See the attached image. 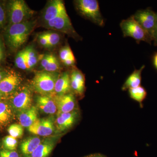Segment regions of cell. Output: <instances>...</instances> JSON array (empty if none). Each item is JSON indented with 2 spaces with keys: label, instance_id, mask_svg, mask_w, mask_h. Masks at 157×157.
<instances>
[{
  "label": "cell",
  "instance_id": "cell-1",
  "mask_svg": "<svg viewBox=\"0 0 157 157\" xmlns=\"http://www.w3.org/2000/svg\"><path fill=\"white\" fill-rule=\"evenodd\" d=\"M36 25L35 21L28 20L9 25L5 33L7 45L12 50L18 49L26 42Z\"/></svg>",
  "mask_w": 157,
  "mask_h": 157
},
{
  "label": "cell",
  "instance_id": "cell-2",
  "mask_svg": "<svg viewBox=\"0 0 157 157\" xmlns=\"http://www.w3.org/2000/svg\"><path fill=\"white\" fill-rule=\"evenodd\" d=\"M60 74L58 72L38 71L35 73L32 86L35 91L40 95L51 96L54 94L56 82Z\"/></svg>",
  "mask_w": 157,
  "mask_h": 157
},
{
  "label": "cell",
  "instance_id": "cell-3",
  "mask_svg": "<svg viewBox=\"0 0 157 157\" xmlns=\"http://www.w3.org/2000/svg\"><path fill=\"white\" fill-rule=\"evenodd\" d=\"M7 12L9 25L29 20L34 13V11L23 0L9 1L7 5Z\"/></svg>",
  "mask_w": 157,
  "mask_h": 157
},
{
  "label": "cell",
  "instance_id": "cell-4",
  "mask_svg": "<svg viewBox=\"0 0 157 157\" xmlns=\"http://www.w3.org/2000/svg\"><path fill=\"white\" fill-rule=\"evenodd\" d=\"M75 7L79 14L94 23L103 27L105 24L104 18L100 11L99 2L97 0H77L74 1Z\"/></svg>",
  "mask_w": 157,
  "mask_h": 157
},
{
  "label": "cell",
  "instance_id": "cell-5",
  "mask_svg": "<svg viewBox=\"0 0 157 157\" xmlns=\"http://www.w3.org/2000/svg\"><path fill=\"white\" fill-rule=\"evenodd\" d=\"M120 27L124 37H131L135 39L137 43L144 41L151 44L153 41L151 37L135 20L133 15L122 21Z\"/></svg>",
  "mask_w": 157,
  "mask_h": 157
},
{
  "label": "cell",
  "instance_id": "cell-6",
  "mask_svg": "<svg viewBox=\"0 0 157 157\" xmlns=\"http://www.w3.org/2000/svg\"><path fill=\"white\" fill-rule=\"evenodd\" d=\"M8 99L14 112L18 114L33 106V92L29 86L20 87Z\"/></svg>",
  "mask_w": 157,
  "mask_h": 157
},
{
  "label": "cell",
  "instance_id": "cell-7",
  "mask_svg": "<svg viewBox=\"0 0 157 157\" xmlns=\"http://www.w3.org/2000/svg\"><path fill=\"white\" fill-rule=\"evenodd\" d=\"M44 24L47 28L59 31L75 39L78 38L67 13L59 15Z\"/></svg>",
  "mask_w": 157,
  "mask_h": 157
},
{
  "label": "cell",
  "instance_id": "cell-8",
  "mask_svg": "<svg viewBox=\"0 0 157 157\" xmlns=\"http://www.w3.org/2000/svg\"><path fill=\"white\" fill-rule=\"evenodd\" d=\"M134 18L152 39L157 18V13L151 8L139 10L134 15ZM153 41V39H152Z\"/></svg>",
  "mask_w": 157,
  "mask_h": 157
},
{
  "label": "cell",
  "instance_id": "cell-9",
  "mask_svg": "<svg viewBox=\"0 0 157 157\" xmlns=\"http://www.w3.org/2000/svg\"><path fill=\"white\" fill-rule=\"evenodd\" d=\"M54 124L53 117L38 118L27 129L29 132L33 135L42 137H49L54 132Z\"/></svg>",
  "mask_w": 157,
  "mask_h": 157
},
{
  "label": "cell",
  "instance_id": "cell-10",
  "mask_svg": "<svg viewBox=\"0 0 157 157\" xmlns=\"http://www.w3.org/2000/svg\"><path fill=\"white\" fill-rule=\"evenodd\" d=\"M21 82L22 78L19 74L14 71L8 72L0 81V92L8 98L20 87Z\"/></svg>",
  "mask_w": 157,
  "mask_h": 157
},
{
  "label": "cell",
  "instance_id": "cell-11",
  "mask_svg": "<svg viewBox=\"0 0 157 157\" xmlns=\"http://www.w3.org/2000/svg\"><path fill=\"white\" fill-rule=\"evenodd\" d=\"M56 103L57 114L72 112L77 109L75 96L72 92L62 96L51 95Z\"/></svg>",
  "mask_w": 157,
  "mask_h": 157
},
{
  "label": "cell",
  "instance_id": "cell-12",
  "mask_svg": "<svg viewBox=\"0 0 157 157\" xmlns=\"http://www.w3.org/2000/svg\"><path fill=\"white\" fill-rule=\"evenodd\" d=\"M59 138V135L46 137L31 154L24 157H49Z\"/></svg>",
  "mask_w": 157,
  "mask_h": 157
},
{
  "label": "cell",
  "instance_id": "cell-13",
  "mask_svg": "<svg viewBox=\"0 0 157 157\" xmlns=\"http://www.w3.org/2000/svg\"><path fill=\"white\" fill-rule=\"evenodd\" d=\"M64 3L61 0H52L48 2L42 14L44 23L54 19L59 15L67 13Z\"/></svg>",
  "mask_w": 157,
  "mask_h": 157
},
{
  "label": "cell",
  "instance_id": "cell-14",
  "mask_svg": "<svg viewBox=\"0 0 157 157\" xmlns=\"http://www.w3.org/2000/svg\"><path fill=\"white\" fill-rule=\"evenodd\" d=\"M71 91L74 95L81 98L85 91V78L80 70L73 67L70 73Z\"/></svg>",
  "mask_w": 157,
  "mask_h": 157
},
{
  "label": "cell",
  "instance_id": "cell-15",
  "mask_svg": "<svg viewBox=\"0 0 157 157\" xmlns=\"http://www.w3.org/2000/svg\"><path fill=\"white\" fill-rule=\"evenodd\" d=\"M79 116L78 109L72 112L57 114L55 123L58 131L65 132L71 128L78 120Z\"/></svg>",
  "mask_w": 157,
  "mask_h": 157
},
{
  "label": "cell",
  "instance_id": "cell-16",
  "mask_svg": "<svg viewBox=\"0 0 157 157\" xmlns=\"http://www.w3.org/2000/svg\"><path fill=\"white\" fill-rule=\"evenodd\" d=\"M37 109L42 113L53 115L57 112L56 103L51 96L39 95L36 98Z\"/></svg>",
  "mask_w": 157,
  "mask_h": 157
},
{
  "label": "cell",
  "instance_id": "cell-17",
  "mask_svg": "<svg viewBox=\"0 0 157 157\" xmlns=\"http://www.w3.org/2000/svg\"><path fill=\"white\" fill-rule=\"evenodd\" d=\"M70 93H71L70 73L66 71L60 74L57 79L54 94L62 96Z\"/></svg>",
  "mask_w": 157,
  "mask_h": 157
},
{
  "label": "cell",
  "instance_id": "cell-18",
  "mask_svg": "<svg viewBox=\"0 0 157 157\" xmlns=\"http://www.w3.org/2000/svg\"><path fill=\"white\" fill-rule=\"evenodd\" d=\"M18 119L20 124L23 128H28L38 119V109L36 106L18 113Z\"/></svg>",
  "mask_w": 157,
  "mask_h": 157
},
{
  "label": "cell",
  "instance_id": "cell-19",
  "mask_svg": "<svg viewBox=\"0 0 157 157\" xmlns=\"http://www.w3.org/2000/svg\"><path fill=\"white\" fill-rule=\"evenodd\" d=\"M14 117V111L9 102L0 101V127L8 125Z\"/></svg>",
  "mask_w": 157,
  "mask_h": 157
},
{
  "label": "cell",
  "instance_id": "cell-20",
  "mask_svg": "<svg viewBox=\"0 0 157 157\" xmlns=\"http://www.w3.org/2000/svg\"><path fill=\"white\" fill-rule=\"evenodd\" d=\"M145 67V65H143L139 70L135 69L123 85L122 87V90L125 91L130 89L135 88L140 86L142 78L141 73Z\"/></svg>",
  "mask_w": 157,
  "mask_h": 157
},
{
  "label": "cell",
  "instance_id": "cell-21",
  "mask_svg": "<svg viewBox=\"0 0 157 157\" xmlns=\"http://www.w3.org/2000/svg\"><path fill=\"white\" fill-rule=\"evenodd\" d=\"M42 140L37 136H31L23 140L20 150L24 157L29 155L37 148Z\"/></svg>",
  "mask_w": 157,
  "mask_h": 157
},
{
  "label": "cell",
  "instance_id": "cell-22",
  "mask_svg": "<svg viewBox=\"0 0 157 157\" xmlns=\"http://www.w3.org/2000/svg\"><path fill=\"white\" fill-rule=\"evenodd\" d=\"M128 91L131 98L139 103L140 107H143L142 103L147 96V92L146 89L140 86L135 88L130 89Z\"/></svg>",
  "mask_w": 157,
  "mask_h": 157
},
{
  "label": "cell",
  "instance_id": "cell-23",
  "mask_svg": "<svg viewBox=\"0 0 157 157\" xmlns=\"http://www.w3.org/2000/svg\"><path fill=\"white\" fill-rule=\"evenodd\" d=\"M26 59L28 70L33 68L38 61L36 53L33 47H28L25 48Z\"/></svg>",
  "mask_w": 157,
  "mask_h": 157
},
{
  "label": "cell",
  "instance_id": "cell-24",
  "mask_svg": "<svg viewBox=\"0 0 157 157\" xmlns=\"http://www.w3.org/2000/svg\"><path fill=\"white\" fill-rule=\"evenodd\" d=\"M18 142L16 138L10 135L6 136L3 138V149L8 151H15L17 148Z\"/></svg>",
  "mask_w": 157,
  "mask_h": 157
},
{
  "label": "cell",
  "instance_id": "cell-25",
  "mask_svg": "<svg viewBox=\"0 0 157 157\" xmlns=\"http://www.w3.org/2000/svg\"><path fill=\"white\" fill-rule=\"evenodd\" d=\"M15 64L16 67L21 70H28L26 59L25 49L19 52L15 57Z\"/></svg>",
  "mask_w": 157,
  "mask_h": 157
},
{
  "label": "cell",
  "instance_id": "cell-26",
  "mask_svg": "<svg viewBox=\"0 0 157 157\" xmlns=\"http://www.w3.org/2000/svg\"><path fill=\"white\" fill-rule=\"evenodd\" d=\"M8 132L11 137L15 138H20L23 135V127L20 124H13L8 128Z\"/></svg>",
  "mask_w": 157,
  "mask_h": 157
},
{
  "label": "cell",
  "instance_id": "cell-27",
  "mask_svg": "<svg viewBox=\"0 0 157 157\" xmlns=\"http://www.w3.org/2000/svg\"><path fill=\"white\" fill-rule=\"evenodd\" d=\"M59 58L63 63L68 59L76 60L72 49L69 45H66L63 47L59 51Z\"/></svg>",
  "mask_w": 157,
  "mask_h": 157
},
{
  "label": "cell",
  "instance_id": "cell-28",
  "mask_svg": "<svg viewBox=\"0 0 157 157\" xmlns=\"http://www.w3.org/2000/svg\"><path fill=\"white\" fill-rule=\"evenodd\" d=\"M60 69V65L58 60L55 55L52 54L51 59L49 64L43 70L47 72L55 73V72H58Z\"/></svg>",
  "mask_w": 157,
  "mask_h": 157
},
{
  "label": "cell",
  "instance_id": "cell-29",
  "mask_svg": "<svg viewBox=\"0 0 157 157\" xmlns=\"http://www.w3.org/2000/svg\"><path fill=\"white\" fill-rule=\"evenodd\" d=\"M48 39L50 47H53L58 44L60 41V36L58 34L54 32H45Z\"/></svg>",
  "mask_w": 157,
  "mask_h": 157
},
{
  "label": "cell",
  "instance_id": "cell-30",
  "mask_svg": "<svg viewBox=\"0 0 157 157\" xmlns=\"http://www.w3.org/2000/svg\"><path fill=\"white\" fill-rule=\"evenodd\" d=\"M7 8L5 4L0 2V29L6 25L7 19Z\"/></svg>",
  "mask_w": 157,
  "mask_h": 157
},
{
  "label": "cell",
  "instance_id": "cell-31",
  "mask_svg": "<svg viewBox=\"0 0 157 157\" xmlns=\"http://www.w3.org/2000/svg\"><path fill=\"white\" fill-rule=\"evenodd\" d=\"M38 40L40 45L45 48H50L48 39L45 33H42L38 36Z\"/></svg>",
  "mask_w": 157,
  "mask_h": 157
},
{
  "label": "cell",
  "instance_id": "cell-32",
  "mask_svg": "<svg viewBox=\"0 0 157 157\" xmlns=\"http://www.w3.org/2000/svg\"><path fill=\"white\" fill-rule=\"evenodd\" d=\"M52 55V54H48L43 56L42 58V59L41 60V65L43 69L46 67L49 64V62L51 59Z\"/></svg>",
  "mask_w": 157,
  "mask_h": 157
},
{
  "label": "cell",
  "instance_id": "cell-33",
  "mask_svg": "<svg viewBox=\"0 0 157 157\" xmlns=\"http://www.w3.org/2000/svg\"><path fill=\"white\" fill-rule=\"evenodd\" d=\"M5 56V50L2 39L0 38V62L2 60Z\"/></svg>",
  "mask_w": 157,
  "mask_h": 157
},
{
  "label": "cell",
  "instance_id": "cell-34",
  "mask_svg": "<svg viewBox=\"0 0 157 157\" xmlns=\"http://www.w3.org/2000/svg\"><path fill=\"white\" fill-rule=\"evenodd\" d=\"M152 39L154 45L155 46H157V18L155 26L154 31L153 34Z\"/></svg>",
  "mask_w": 157,
  "mask_h": 157
},
{
  "label": "cell",
  "instance_id": "cell-35",
  "mask_svg": "<svg viewBox=\"0 0 157 157\" xmlns=\"http://www.w3.org/2000/svg\"><path fill=\"white\" fill-rule=\"evenodd\" d=\"M153 64L155 69L157 70V52L155 54L153 57Z\"/></svg>",
  "mask_w": 157,
  "mask_h": 157
},
{
  "label": "cell",
  "instance_id": "cell-36",
  "mask_svg": "<svg viewBox=\"0 0 157 157\" xmlns=\"http://www.w3.org/2000/svg\"><path fill=\"white\" fill-rule=\"evenodd\" d=\"M7 73L8 72H6V71H0V81L6 76Z\"/></svg>",
  "mask_w": 157,
  "mask_h": 157
},
{
  "label": "cell",
  "instance_id": "cell-37",
  "mask_svg": "<svg viewBox=\"0 0 157 157\" xmlns=\"http://www.w3.org/2000/svg\"><path fill=\"white\" fill-rule=\"evenodd\" d=\"M8 98L0 92V101H6Z\"/></svg>",
  "mask_w": 157,
  "mask_h": 157
},
{
  "label": "cell",
  "instance_id": "cell-38",
  "mask_svg": "<svg viewBox=\"0 0 157 157\" xmlns=\"http://www.w3.org/2000/svg\"><path fill=\"white\" fill-rule=\"evenodd\" d=\"M0 157H9L5 154L3 150L0 151Z\"/></svg>",
  "mask_w": 157,
  "mask_h": 157
},
{
  "label": "cell",
  "instance_id": "cell-39",
  "mask_svg": "<svg viewBox=\"0 0 157 157\" xmlns=\"http://www.w3.org/2000/svg\"><path fill=\"white\" fill-rule=\"evenodd\" d=\"M90 157H105L104 156L100 154H96L94 155H93L91 156Z\"/></svg>",
  "mask_w": 157,
  "mask_h": 157
},
{
  "label": "cell",
  "instance_id": "cell-40",
  "mask_svg": "<svg viewBox=\"0 0 157 157\" xmlns=\"http://www.w3.org/2000/svg\"><path fill=\"white\" fill-rule=\"evenodd\" d=\"M0 71H1V69H0Z\"/></svg>",
  "mask_w": 157,
  "mask_h": 157
}]
</instances>
